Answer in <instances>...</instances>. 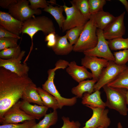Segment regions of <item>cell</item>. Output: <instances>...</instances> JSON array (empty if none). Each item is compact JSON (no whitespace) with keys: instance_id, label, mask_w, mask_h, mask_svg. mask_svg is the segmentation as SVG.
<instances>
[{"instance_id":"obj_1","label":"cell","mask_w":128,"mask_h":128,"mask_svg":"<svg viewBox=\"0 0 128 128\" xmlns=\"http://www.w3.org/2000/svg\"><path fill=\"white\" fill-rule=\"evenodd\" d=\"M32 82L28 75L20 76L0 67V119L21 98L25 88Z\"/></svg>"},{"instance_id":"obj_2","label":"cell","mask_w":128,"mask_h":128,"mask_svg":"<svg viewBox=\"0 0 128 128\" xmlns=\"http://www.w3.org/2000/svg\"><path fill=\"white\" fill-rule=\"evenodd\" d=\"M54 68L48 70L47 80L42 85V88L54 96L58 101L61 109L64 106H72L76 103L77 99L75 96L67 98L62 96L57 89L54 83L55 71L59 69H64L67 67L68 64L65 60L60 59L57 61Z\"/></svg>"},{"instance_id":"obj_3","label":"cell","mask_w":128,"mask_h":128,"mask_svg":"<svg viewBox=\"0 0 128 128\" xmlns=\"http://www.w3.org/2000/svg\"><path fill=\"white\" fill-rule=\"evenodd\" d=\"M97 28L93 16L91 14L77 41L73 46V51L83 53L95 47L98 41Z\"/></svg>"},{"instance_id":"obj_4","label":"cell","mask_w":128,"mask_h":128,"mask_svg":"<svg viewBox=\"0 0 128 128\" xmlns=\"http://www.w3.org/2000/svg\"><path fill=\"white\" fill-rule=\"evenodd\" d=\"M39 31H42L46 36L51 32H55V28L52 20L45 16L35 17L34 15L23 22L21 33L28 35L33 43L34 36Z\"/></svg>"},{"instance_id":"obj_5","label":"cell","mask_w":128,"mask_h":128,"mask_svg":"<svg viewBox=\"0 0 128 128\" xmlns=\"http://www.w3.org/2000/svg\"><path fill=\"white\" fill-rule=\"evenodd\" d=\"M102 88L105 93L107 100L106 107L114 110L123 116L127 115L128 108L126 99V93L127 90L120 88L114 87L107 85Z\"/></svg>"},{"instance_id":"obj_6","label":"cell","mask_w":128,"mask_h":128,"mask_svg":"<svg viewBox=\"0 0 128 128\" xmlns=\"http://www.w3.org/2000/svg\"><path fill=\"white\" fill-rule=\"evenodd\" d=\"M27 0H18L17 2L10 5L8 9V13L16 19L24 22L29 20L34 14L38 15L41 14V10L32 9Z\"/></svg>"},{"instance_id":"obj_7","label":"cell","mask_w":128,"mask_h":128,"mask_svg":"<svg viewBox=\"0 0 128 128\" xmlns=\"http://www.w3.org/2000/svg\"><path fill=\"white\" fill-rule=\"evenodd\" d=\"M96 33L98 41L96 46L92 49L85 51L83 53L85 55L101 57L109 61H114V57L109 47L108 41L104 37L103 30L97 28Z\"/></svg>"},{"instance_id":"obj_8","label":"cell","mask_w":128,"mask_h":128,"mask_svg":"<svg viewBox=\"0 0 128 128\" xmlns=\"http://www.w3.org/2000/svg\"><path fill=\"white\" fill-rule=\"evenodd\" d=\"M127 67L126 65H119L114 61H109L107 66L103 69L98 81L94 86V91H100L105 85L114 81Z\"/></svg>"},{"instance_id":"obj_9","label":"cell","mask_w":128,"mask_h":128,"mask_svg":"<svg viewBox=\"0 0 128 128\" xmlns=\"http://www.w3.org/2000/svg\"><path fill=\"white\" fill-rule=\"evenodd\" d=\"M70 3L72 5L71 7L66 6L65 3L63 6L66 15L62 29L63 32L77 27L84 25L88 21L74 5Z\"/></svg>"},{"instance_id":"obj_10","label":"cell","mask_w":128,"mask_h":128,"mask_svg":"<svg viewBox=\"0 0 128 128\" xmlns=\"http://www.w3.org/2000/svg\"><path fill=\"white\" fill-rule=\"evenodd\" d=\"M21 103V101L19 100L6 112L0 119L2 125L18 124L35 119L20 109Z\"/></svg>"},{"instance_id":"obj_11","label":"cell","mask_w":128,"mask_h":128,"mask_svg":"<svg viewBox=\"0 0 128 128\" xmlns=\"http://www.w3.org/2000/svg\"><path fill=\"white\" fill-rule=\"evenodd\" d=\"M88 107L92 110V115L86 122L85 126L80 128H97L100 127L108 128L111 123L108 116V110L104 108Z\"/></svg>"},{"instance_id":"obj_12","label":"cell","mask_w":128,"mask_h":128,"mask_svg":"<svg viewBox=\"0 0 128 128\" xmlns=\"http://www.w3.org/2000/svg\"><path fill=\"white\" fill-rule=\"evenodd\" d=\"M25 53V51L23 50L17 58L7 59L0 58V67H3L20 76L28 75L29 68L26 62L23 63L21 62Z\"/></svg>"},{"instance_id":"obj_13","label":"cell","mask_w":128,"mask_h":128,"mask_svg":"<svg viewBox=\"0 0 128 128\" xmlns=\"http://www.w3.org/2000/svg\"><path fill=\"white\" fill-rule=\"evenodd\" d=\"M125 12L115 17L103 30L104 37L108 40L122 37L125 34V27L124 22Z\"/></svg>"},{"instance_id":"obj_14","label":"cell","mask_w":128,"mask_h":128,"mask_svg":"<svg viewBox=\"0 0 128 128\" xmlns=\"http://www.w3.org/2000/svg\"><path fill=\"white\" fill-rule=\"evenodd\" d=\"M109 61L98 57L85 55L81 60V64L91 71L93 77L92 79L98 81L103 69L109 63Z\"/></svg>"},{"instance_id":"obj_15","label":"cell","mask_w":128,"mask_h":128,"mask_svg":"<svg viewBox=\"0 0 128 128\" xmlns=\"http://www.w3.org/2000/svg\"><path fill=\"white\" fill-rule=\"evenodd\" d=\"M23 22L14 18L8 13L0 11V27L19 36Z\"/></svg>"},{"instance_id":"obj_16","label":"cell","mask_w":128,"mask_h":128,"mask_svg":"<svg viewBox=\"0 0 128 128\" xmlns=\"http://www.w3.org/2000/svg\"><path fill=\"white\" fill-rule=\"evenodd\" d=\"M66 70L74 80L78 83L93 77L92 73L89 72L87 68L83 66L78 65L74 61L69 63Z\"/></svg>"},{"instance_id":"obj_17","label":"cell","mask_w":128,"mask_h":128,"mask_svg":"<svg viewBox=\"0 0 128 128\" xmlns=\"http://www.w3.org/2000/svg\"><path fill=\"white\" fill-rule=\"evenodd\" d=\"M20 108L27 114L38 120L45 115L48 109L44 105H32L23 100L21 101Z\"/></svg>"},{"instance_id":"obj_18","label":"cell","mask_w":128,"mask_h":128,"mask_svg":"<svg viewBox=\"0 0 128 128\" xmlns=\"http://www.w3.org/2000/svg\"><path fill=\"white\" fill-rule=\"evenodd\" d=\"M101 92L97 90L91 94L85 93L82 98V104L88 107L105 108V102L101 99Z\"/></svg>"},{"instance_id":"obj_19","label":"cell","mask_w":128,"mask_h":128,"mask_svg":"<svg viewBox=\"0 0 128 128\" xmlns=\"http://www.w3.org/2000/svg\"><path fill=\"white\" fill-rule=\"evenodd\" d=\"M36 85L32 82L24 89L21 98L23 100L28 102L35 103L40 105H44L42 100L38 93Z\"/></svg>"},{"instance_id":"obj_20","label":"cell","mask_w":128,"mask_h":128,"mask_svg":"<svg viewBox=\"0 0 128 128\" xmlns=\"http://www.w3.org/2000/svg\"><path fill=\"white\" fill-rule=\"evenodd\" d=\"M56 41L52 48L55 54L59 55L68 54L73 50V46L68 42L66 34L63 36L56 35Z\"/></svg>"},{"instance_id":"obj_21","label":"cell","mask_w":128,"mask_h":128,"mask_svg":"<svg viewBox=\"0 0 128 128\" xmlns=\"http://www.w3.org/2000/svg\"><path fill=\"white\" fill-rule=\"evenodd\" d=\"M96 82L93 79L82 81L79 83L77 86L73 87L71 92L77 98H82L85 93L91 94L94 92V86Z\"/></svg>"},{"instance_id":"obj_22","label":"cell","mask_w":128,"mask_h":128,"mask_svg":"<svg viewBox=\"0 0 128 128\" xmlns=\"http://www.w3.org/2000/svg\"><path fill=\"white\" fill-rule=\"evenodd\" d=\"M92 15L97 28L103 30L115 18L112 14L103 10Z\"/></svg>"},{"instance_id":"obj_23","label":"cell","mask_w":128,"mask_h":128,"mask_svg":"<svg viewBox=\"0 0 128 128\" xmlns=\"http://www.w3.org/2000/svg\"><path fill=\"white\" fill-rule=\"evenodd\" d=\"M37 90L44 105L48 108H51L54 110L60 109L58 101L54 96L40 87H37Z\"/></svg>"},{"instance_id":"obj_24","label":"cell","mask_w":128,"mask_h":128,"mask_svg":"<svg viewBox=\"0 0 128 128\" xmlns=\"http://www.w3.org/2000/svg\"><path fill=\"white\" fill-rule=\"evenodd\" d=\"M43 11L50 14L57 23L60 29H62L65 19L63 14V12L64 11L63 6L54 7L49 4L48 6L44 9Z\"/></svg>"},{"instance_id":"obj_25","label":"cell","mask_w":128,"mask_h":128,"mask_svg":"<svg viewBox=\"0 0 128 128\" xmlns=\"http://www.w3.org/2000/svg\"><path fill=\"white\" fill-rule=\"evenodd\" d=\"M58 120L57 110L48 114H46L43 119L36 123L32 128H50L52 126L55 124Z\"/></svg>"},{"instance_id":"obj_26","label":"cell","mask_w":128,"mask_h":128,"mask_svg":"<svg viewBox=\"0 0 128 128\" xmlns=\"http://www.w3.org/2000/svg\"><path fill=\"white\" fill-rule=\"evenodd\" d=\"M107 85L113 87L124 88L128 90V66L114 81Z\"/></svg>"},{"instance_id":"obj_27","label":"cell","mask_w":128,"mask_h":128,"mask_svg":"<svg viewBox=\"0 0 128 128\" xmlns=\"http://www.w3.org/2000/svg\"><path fill=\"white\" fill-rule=\"evenodd\" d=\"M108 41L110 50H117L128 49V37L124 38L122 37Z\"/></svg>"},{"instance_id":"obj_28","label":"cell","mask_w":128,"mask_h":128,"mask_svg":"<svg viewBox=\"0 0 128 128\" xmlns=\"http://www.w3.org/2000/svg\"><path fill=\"white\" fill-rule=\"evenodd\" d=\"M73 3L87 20L90 19V14L87 0H73L70 1Z\"/></svg>"},{"instance_id":"obj_29","label":"cell","mask_w":128,"mask_h":128,"mask_svg":"<svg viewBox=\"0 0 128 128\" xmlns=\"http://www.w3.org/2000/svg\"><path fill=\"white\" fill-rule=\"evenodd\" d=\"M21 51L19 45L17 47L9 48L0 52V58L7 59L17 58L20 55Z\"/></svg>"},{"instance_id":"obj_30","label":"cell","mask_w":128,"mask_h":128,"mask_svg":"<svg viewBox=\"0 0 128 128\" xmlns=\"http://www.w3.org/2000/svg\"><path fill=\"white\" fill-rule=\"evenodd\" d=\"M84 25L76 27L66 32V34L71 44L73 45L77 42L83 29Z\"/></svg>"},{"instance_id":"obj_31","label":"cell","mask_w":128,"mask_h":128,"mask_svg":"<svg viewBox=\"0 0 128 128\" xmlns=\"http://www.w3.org/2000/svg\"><path fill=\"white\" fill-rule=\"evenodd\" d=\"M88 3L90 14H94L103 10V7L106 3V0H88Z\"/></svg>"},{"instance_id":"obj_32","label":"cell","mask_w":128,"mask_h":128,"mask_svg":"<svg viewBox=\"0 0 128 128\" xmlns=\"http://www.w3.org/2000/svg\"><path fill=\"white\" fill-rule=\"evenodd\" d=\"M113 55L115 58L114 62L118 65H126L128 61V49L114 52Z\"/></svg>"},{"instance_id":"obj_33","label":"cell","mask_w":128,"mask_h":128,"mask_svg":"<svg viewBox=\"0 0 128 128\" xmlns=\"http://www.w3.org/2000/svg\"><path fill=\"white\" fill-rule=\"evenodd\" d=\"M19 39L11 37H2L0 38V50L9 48L17 46V42Z\"/></svg>"},{"instance_id":"obj_34","label":"cell","mask_w":128,"mask_h":128,"mask_svg":"<svg viewBox=\"0 0 128 128\" xmlns=\"http://www.w3.org/2000/svg\"><path fill=\"white\" fill-rule=\"evenodd\" d=\"M35 119L25 121L21 124L1 125L0 128H32L36 123Z\"/></svg>"},{"instance_id":"obj_35","label":"cell","mask_w":128,"mask_h":128,"mask_svg":"<svg viewBox=\"0 0 128 128\" xmlns=\"http://www.w3.org/2000/svg\"><path fill=\"white\" fill-rule=\"evenodd\" d=\"M30 8L32 10H36L39 8L45 9L49 4L45 0H29Z\"/></svg>"},{"instance_id":"obj_36","label":"cell","mask_w":128,"mask_h":128,"mask_svg":"<svg viewBox=\"0 0 128 128\" xmlns=\"http://www.w3.org/2000/svg\"><path fill=\"white\" fill-rule=\"evenodd\" d=\"M62 119L63 124L61 128H80L81 124L78 121H70L69 117L64 116Z\"/></svg>"},{"instance_id":"obj_37","label":"cell","mask_w":128,"mask_h":128,"mask_svg":"<svg viewBox=\"0 0 128 128\" xmlns=\"http://www.w3.org/2000/svg\"><path fill=\"white\" fill-rule=\"evenodd\" d=\"M56 34L55 32H51L46 36L45 41H47L48 47L52 48L55 45L56 41Z\"/></svg>"},{"instance_id":"obj_38","label":"cell","mask_w":128,"mask_h":128,"mask_svg":"<svg viewBox=\"0 0 128 128\" xmlns=\"http://www.w3.org/2000/svg\"><path fill=\"white\" fill-rule=\"evenodd\" d=\"M2 37H11L18 38H21L19 36L12 33L7 30L0 27V38Z\"/></svg>"},{"instance_id":"obj_39","label":"cell","mask_w":128,"mask_h":128,"mask_svg":"<svg viewBox=\"0 0 128 128\" xmlns=\"http://www.w3.org/2000/svg\"><path fill=\"white\" fill-rule=\"evenodd\" d=\"M18 0H0V6L4 9H8L10 5L16 3Z\"/></svg>"},{"instance_id":"obj_40","label":"cell","mask_w":128,"mask_h":128,"mask_svg":"<svg viewBox=\"0 0 128 128\" xmlns=\"http://www.w3.org/2000/svg\"><path fill=\"white\" fill-rule=\"evenodd\" d=\"M119 1L124 5L128 15V2L126 0H119Z\"/></svg>"},{"instance_id":"obj_41","label":"cell","mask_w":128,"mask_h":128,"mask_svg":"<svg viewBox=\"0 0 128 128\" xmlns=\"http://www.w3.org/2000/svg\"><path fill=\"white\" fill-rule=\"evenodd\" d=\"M125 96L127 104L128 105V90H127L126 91Z\"/></svg>"},{"instance_id":"obj_42","label":"cell","mask_w":128,"mask_h":128,"mask_svg":"<svg viewBox=\"0 0 128 128\" xmlns=\"http://www.w3.org/2000/svg\"><path fill=\"white\" fill-rule=\"evenodd\" d=\"M117 128H123L120 122L118 123L117 124Z\"/></svg>"},{"instance_id":"obj_43","label":"cell","mask_w":128,"mask_h":128,"mask_svg":"<svg viewBox=\"0 0 128 128\" xmlns=\"http://www.w3.org/2000/svg\"><path fill=\"white\" fill-rule=\"evenodd\" d=\"M97 128H103V127H99Z\"/></svg>"}]
</instances>
